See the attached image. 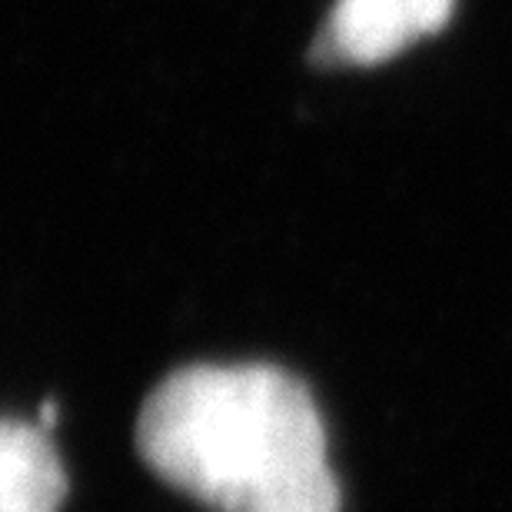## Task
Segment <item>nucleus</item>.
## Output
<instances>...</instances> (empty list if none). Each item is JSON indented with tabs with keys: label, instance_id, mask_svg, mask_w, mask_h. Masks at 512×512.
Returning a JSON list of instances; mask_svg holds the SVG:
<instances>
[{
	"label": "nucleus",
	"instance_id": "obj_1",
	"mask_svg": "<svg viewBox=\"0 0 512 512\" xmlns=\"http://www.w3.org/2000/svg\"><path fill=\"white\" fill-rule=\"evenodd\" d=\"M137 453L213 512H340L320 409L270 363L170 373L143 399Z\"/></svg>",
	"mask_w": 512,
	"mask_h": 512
},
{
	"label": "nucleus",
	"instance_id": "obj_2",
	"mask_svg": "<svg viewBox=\"0 0 512 512\" xmlns=\"http://www.w3.org/2000/svg\"><path fill=\"white\" fill-rule=\"evenodd\" d=\"M456 0H336L326 20L320 57L373 67L403 54L419 37L439 34Z\"/></svg>",
	"mask_w": 512,
	"mask_h": 512
},
{
	"label": "nucleus",
	"instance_id": "obj_3",
	"mask_svg": "<svg viewBox=\"0 0 512 512\" xmlns=\"http://www.w3.org/2000/svg\"><path fill=\"white\" fill-rule=\"evenodd\" d=\"M67 476L47 429L0 419V512H60Z\"/></svg>",
	"mask_w": 512,
	"mask_h": 512
}]
</instances>
